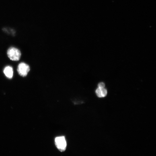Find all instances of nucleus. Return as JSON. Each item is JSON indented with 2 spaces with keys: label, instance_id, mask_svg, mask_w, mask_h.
Here are the masks:
<instances>
[{
  "label": "nucleus",
  "instance_id": "obj_1",
  "mask_svg": "<svg viewBox=\"0 0 156 156\" xmlns=\"http://www.w3.org/2000/svg\"><path fill=\"white\" fill-rule=\"evenodd\" d=\"M7 56L12 61H18L20 59L21 53L18 49L15 48H9L7 52Z\"/></svg>",
  "mask_w": 156,
  "mask_h": 156
},
{
  "label": "nucleus",
  "instance_id": "obj_2",
  "mask_svg": "<svg viewBox=\"0 0 156 156\" xmlns=\"http://www.w3.org/2000/svg\"><path fill=\"white\" fill-rule=\"evenodd\" d=\"M55 144L56 147L60 151H65L67 147V142L64 136H58L55 139Z\"/></svg>",
  "mask_w": 156,
  "mask_h": 156
},
{
  "label": "nucleus",
  "instance_id": "obj_3",
  "mask_svg": "<svg viewBox=\"0 0 156 156\" xmlns=\"http://www.w3.org/2000/svg\"><path fill=\"white\" fill-rule=\"evenodd\" d=\"M30 69V67L28 64L24 63H21L19 64L17 71L20 75L25 77L28 75Z\"/></svg>",
  "mask_w": 156,
  "mask_h": 156
},
{
  "label": "nucleus",
  "instance_id": "obj_4",
  "mask_svg": "<svg viewBox=\"0 0 156 156\" xmlns=\"http://www.w3.org/2000/svg\"><path fill=\"white\" fill-rule=\"evenodd\" d=\"M95 93L98 97L102 98H104L106 96L107 94V91L105 87H98L95 90Z\"/></svg>",
  "mask_w": 156,
  "mask_h": 156
},
{
  "label": "nucleus",
  "instance_id": "obj_5",
  "mask_svg": "<svg viewBox=\"0 0 156 156\" xmlns=\"http://www.w3.org/2000/svg\"><path fill=\"white\" fill-rule=\"evenodd\" d=\"M4 73L6 77L9 79H11L13 76V71L12 67L11 66H8L6 67L3 70Z\"/></svg>",
  "mask_w": 156,
  "mask_h": 156
},
{
  "label": "nucleus",
  "instance_id": "obj_6",
  "mask_svg": "<svg viewBox=\"0 0 156 156\" xmlns=\"http://www.w3.org/2000/svg\"><path fill=\"white\" fill-rule=\"evenodd\" d=\"M105 86V83L103 82L99 83L98 84V87H104Z\"/></svg>",
  "mask_w": 156,
  "mask_h": 156
}]
</instances>
